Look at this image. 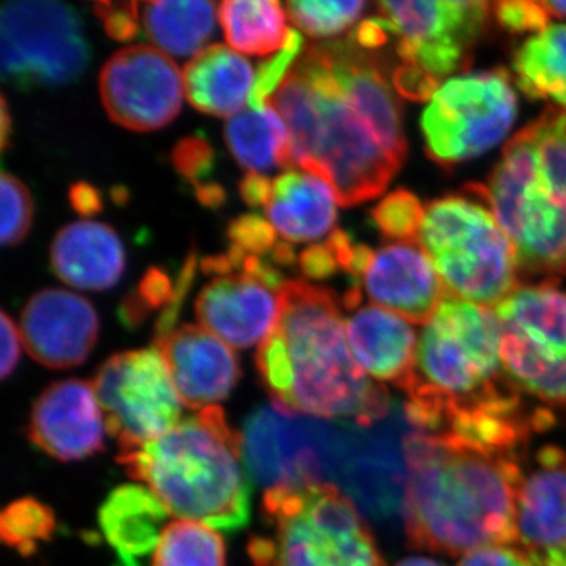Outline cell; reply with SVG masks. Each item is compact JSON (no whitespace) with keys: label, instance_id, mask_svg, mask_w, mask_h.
<instances>
[{"label":"cell","instance_id":"1","mask_svg":"<svg viewBox=\"0 0 566 566\" xmlns=\"http://www.w3.org/2000/svg\"><path fill=\"white\" fill-rule=\"evenodd\" d=\"M268 104L289 129L293 170L323 178L342 207L381 196L403 166L400 104L353 39L308 48Z\"/></svg>","mask_w":566,"mask_h":566},{"label":"cell","instance_id":"2","mask_svg":"<svg viewBox=\"0 0 566 566\" xmlns=\"http://www.w3.org/2000/svg\"><path fill=\"white\" fill-rule=\"evenodd\" d=\"M403 450L405 527L412 546L457 556L516 542L521 452L420 431L405 439Z\"/></svg>","mask_w":566,"mask_h":566},{"label":"cell","instance_id":"3","mask_svg":"<svg viewBox=\"0 0 566 566\" xmlns=\"http://www.w3.org/2000/svg\"><path fill=\"white\" fill-rule=\"evenodd\" d=\"M279 297L281 316L255 357L274 408L359 424L386 416L389 397L357 364L337 296L308 282L286 281Z\"/></svg>","mask_w":566,"mask_h":566},{"label":"cell","instance_id":"4","mask_svg":"<svg viewBox=\"0 0 566 566\" xmlns=\"http://www.w3.org/2000/svg\"><path fill=\"white\" fill-rule=\"evenodd\" d=\"M244 439L221 406L181 420L156 441L118 453L126 474L145 483L167 512L234 532L251 517Z\"/></svg>","mask_w":566,"mask_h":566},{"label":"cell","instance_id":"5","mask_svg":"<svg viewBox=\"0 0 566 566\" xmlns=\"http://www.w3.org/2000/svg\"><path fill=\"white\" fill-rule=\"evenodd\" d=\"M485 197L528 274L566 275V111L547 107L506 142Z\"/></svg>","mask_w":566,"mask_h":566},{"label":"cell","instance_id":"6","mask_svg":"<svg viewBox=\"0 0 566 566\" xmlns=\"http://www.w3.org/2000/svg\"><path fill=\"white\" fill-rule=\"evenodd\" d=\"M262 515L268 534L253 536L255 566H385L356 506L319 479L268 488Z\"/></svg>","mask_w":566,"mask_h":566},{"label":"cell","instance_id":"7","mask_svg":"<svg viewBox=\"0 0 566 566\" xmlns=\"http://www.w3.org/2000/svg\"><path fill=\"white\" fill-rule=\"evenodd\" d=\"M501 344L495 312L447 293L420 337L408 403L474 405L497 394L510 382Z\"/></svg>","mask_w":566,"mask_h":566},{"label":"cell","instance_id":"8","mask_svg":"<svg viewBox=\"0 0 566 566\" xmlns=\"http://www.w3.org/2000/svg\"><path fill=\"white\" fill-rule=\"evenodd\" d=\"M419 243L452 296L488 307L517 289L515 248L482 203L446 197L428 205Z\"/></svg>","mask_w":566,"mask_h":566},{"label":"cell","instance_id":"9","mask_svg":"<svg viewBox=\"0 0 566 566\" xmlns=\"http://www.w3.org/2000/svg\"><path fill=\"white\" fill-rule=\"evenodd\" d=\"M516 111V93L504 71L447 81L420 122L428 156L441 166H455L483 155L510 133Z\"/></svg>","mask_w":566,"mask_h":566},{"label":"cell","instance_id":"10","mask_svg":"<svg viewBox=\"0 0 566 566\" xmlns=\"http://www.w3.org/2000/svg\"><path fill=\"white\" fill-rule=\"evenodd\" d=\"M0 70L20 88L59 87L76 81L88 63V44L70 6L21 0L3 6Z\"/></svg>","mask_w":566,"mask_h":566},{"label":"cell","instance_id":"11","mask_svg":"<svg viewBox=\"0 0 566 566\" xmlns=\"http://www.w3.org/2000/svg\"><path fill=\"white\" fill-rule=\"evenodd\" d=\"M92 385L120 453L156 441L181 422L180 395L155 346L109 357Z\"/></svg>","mask_w":566,"mask_h":566},{"label":"cell","instance_id":"12","mask_svg":"<svg viewBox=\"0 0 566 566\" xmlns=\"http://www.w3.org/2000/svg\"><path fill=\"white\" fill-rule=\"evenodd\" d=\"M378 18L408 69L439 82L468 65L469 54L483 28L490 3L480 0L441 2H379Z\"/></svg>","mask_w":566,"mask_h":566},{"label":"cell","instance_id":"13","mask_svg":"<svg viewBox=\"0 0 566 566\" xmlns=\"http://www.w3.org/2000/svg\"><path fill=\"white\" fill-rule=\"evenodd\" d=\"M99 93L111 120L133 132L164 128L181 111L185 82L169 55L147 44L125 48L104 63Z\"/></svg>","mask_w":566,"mask_h":566},{"label":"cell","instance_id":"14","mask_svg":"<svg viewBox=\"0 0 566 566\" xmlns=\"http://www.w3.org/2000/svg\"><path fill=\"white\" fill-rule=\"evenodd\" d=\"M20 334L32 359L65 370L91 356L98 340V315L80 294L48 289L33 294L22 308Z\"/></svg>","mask_w":566,"mask_h":566},{"label":"cell","instance_id":"15","mask_svg":"<svg viewBox=\"0 0 566 566\" xmlns=\"http://www.w3.org/2000/svg\"><path fill=\"white\" fill-rule=\"evenodd\" d=\"M104 416L92 382L66 379L48 387L33 405L28 438L61 461H80L104 450Z\"/></svg>","mask_w":566,"mask_h":566},{"label":"cell","instance_id":"16","mask_svg":"<svg viewBox=\"0 0 566 566\" xmlns=\"http://www.w3.org/2000/svg\"><path fill=\"white\" fill-rule=\"evenodd\" d=\"M155 348L161 353L186 408L202 411L216 406L240 381L237 354L203 327L192 324L175 327L172 333L155 338Z\"/></svg>","mask_w":566,"mask_h":566},{"label":"cell","instance_id":"17","mask_svg":"<svg viewBox=\"0 0 566 566\" xmlns=\"http://www.w3.org/2000/svg\"><path fill=\"white\" fill-rule=\"evenodd\" d=\"M196 316L223 344L251 348L273 333L281 316V297L251 275H221L203 286Z\"/></svg>","mask_w":566,"mask_h":566},{"label":"cell","instance_id":"18","mask_svg":"<svg viewBox=\"0 0 566 566\" xmlns=\"http://www.w3.org/2000/svg\"><path fill=\"white\" fill-rule=\"evenodd\" d=\"M516 536L536 566L566 554V450L546 446L524 476L516 506Z\"/></svg>","mask_w":566,"mask_h":566},{"label":"cell","instance_id":"19","mask_svg":"<svg viewBox=\"0 0 566 566\" xmlns=\"http://www.w3.org/2000/svg\"><path fill=\"white\" fill-rule=\"evenodd\" d=\"M364 286L379 307L411 323H428L447 296L433 262L416 243H394L374 253Z\"/></svg>","mask_w":566,"mask_h":566},{"label":"cell","instance_id":"20","mask_svg":"<svg viewBox=\"0 0 566 566\" xmlns=\"http://www.w3.org/2000/svg\"><path fill=\"white\" fill-rule=\"evenodd\" d=\"M346 335L357 364L376 381L406 390L417 370V335L403 316L379 305H364L346 319Z\"/></svg>","mask_w":566,"mask_h":566},{"label":"cell","instance_id":"21","mask_svg":"<svg viewBox=\"0 0 566 566\" xmlns=\"http://www.w3.org/2000/svg\"><path fill=\"white\" fill-rule=\"evenodd\" d=\"M51 266L61 281L74 289L99 292L120 281L125 249L106 223L73 222L55 234Z\"/></svg>","mask_w":566,"mask_h":566},{"label":"cell","instance_id":"22","mask_svg":"<svg viewBox=\"0 0 566 566\" xmlns=\"http://www.w3.org/2000/svg\"><path fill=\"white\" fill-rule=\"evenodd\" d=\"M337 199L323 178L296 170L279 175L268 200V221L286 243H307L334 232Z\"/></svg>","mask_w":566,"mask_h":566},{"label":"cell","instance_id":"23","mask_svg":"<svg viewBox=\"0 0 566 566\" xmlns=\"http://www.w3.org/2000/svg\"><path fill=\"white\" fill-rule=\"evenodd\" d=\"M255 81L251 63L232 48L211 44L182 71L186 98L203 114L234 117L251 99Z\"/></svg>","mask_w":566,"mask_h":566},{"label":"cell","instance_id":"24","mask_svg":"<svg viewBox=\"0 0 566 566\" xmlns=\"http://www.w3.org/2000/svg\"><path fill=\"white\" fill-rule=\"evenodd\" d=\"M495 315L505 333L546 356L566 359V293L554 283L517 286L495 305Z\"/></svg>","mask_w":566,"mask_h":566},{"label":"cell","instance_id":"25","mask_svg":"<svg viewBox=\"0 0 566 566\" xmlns=\"http://www.w3.org/2000/svg\"><path fill=\"white\" fill-rule=\"evenodd\" d=\"M167 509L150 490L125 485L112 491L99 510V526L122 564L137 566L136 558L158 546Z\"/></svg>","mask_w":566,"mask_h":566},{"label":"cell","instance_id":"26","mask_svg":"<svg viewBox=\"0 0 566 566\" xmlns=\"http://www.w3.org/2000/svg\"><path fill=\"white\" fill-rule=\"evenodd\" d=\"M142 21L151 43L166 55H197L216 28V6L199 0H163L142 6Z\"/></svg>","mask_w":566,"mask_h":566},{"label":"cell","instance_id":"27","mask_svg":"<svg viewBox=\"0 0 566 566\" xmlns=\"http://www.w3.org/2000/svg\"><path fill=\"white\" fill-rule=\"evenodd\" d=\"M226 142L233 158L251 174L274 167L293 170L289 129L271 104L260 111L249 107L230 118Z\"/></svg>","mask_w":566,"mask_h":566},{"label":"cell","instance_id":"28","mask_svg":"<svg viewBox=\"0 0 566 566\" xmlns=\"http://www.w3.org/2000/svg\"><path fill=\"white\" fill-rule=\"evenodd\" d=\"M517 85L532 99L557 103L566 111V24H551L517 50Z\"/></svg>","mask_w":566,"mask_h":566},{"label":"cell","instance_id":"29","mask_svg":"<svg viewBox=\"0 0 566 566\" xmlns=\"http://www.w3.org/2000/svg\"><path fill=\"white\" fill-rule=\"evenodd\" d=\"M218 14L227 43L245 54H273L289 39L286 13L274 0H227Z\"/></svg>","mask_w":566,"mask_h":566},{"label":"cell","instance_id":"30","mask_svg":"<svg viewBox=\"0 0 566 566\" xmlns=\"http://www.w3.org/2000/svg\"><path fill=\"white\" fill-rule=\"evenodd\" d=\"M502 370L513 386L536 400L566 409V359H553L502 331Z\"/></svg>","mask_w":566,"mask_h":566},{"label":"cell","instance_id":"31","mask_svg":"<svg viewBox=\"0 0 566 566\" xmlns=\"http://www.w3.org/2000/svg\"><path fill=\"white\" fill-rule=\"evenodd\" d=\"M151 566H226V546L214 528L178 520L164 527Z\"/></svg>","mask_w":566,"mask_h":566},{"label":"cell","instance_id":"32","mask_svg":"<svg viewBox=\"0 0 566 566\" xmlns=\"http://www.w3.org/2000/svg\"><path fill=\"white\" fill-rule=\"evenodd\" d=\"M55 531V516L50 506L36 499L24 497L11 502L0 516L3 543L21 556H32L40 543L50 542Z\"/></svg>","mask_w":566,"mask_h":566},{"label":"cell","instance_id":"33","mask_svg":"<svg viewBox=\"0 0 566 566\" xmlns=\"http://www.w3.org/2000/svg\"><path fill=\"white\" fill-rule=\"evenodd\" d=\"M365 3L293 0L286 2V14L294 25L312 39H329L346 31L363 14Z\"/></svg>","mask_w":566,"mask_h":566},{"label":"cell","instance_id":"34","mask_svg":"<svg viewBox=\"0 0 566 566\" xmlns=\"http://www.w3.org/2000/svg\"><path fill=\"white\" fill-rule=\"evenodd\" d=\"M424 210L415 193L395 191L376 205L371 219L379 232L397 243H416L422 229Z\"/></svg>","mask_w":566,"mask_h":566},{"label":"cell","instance_id":"35","mask_svg":"<svg viewBox=\"0 0 566 566\" xmlns=\"http://www.w3.org/2000/svg\"><path fill=\"white\" fill-rule=\"evenodd\" d=\"M301 50H303V36L296 31H290L282 50L260 63L255 71L251 99H249L251 109L260 111L268 106L275 88L281 87L282 82L292 73V66L300 57Z\"/></svg>","mask_w":566,"mask_h":566},{"label":"cell","instance_id":"36","mask_svg":"<svg viewBox=\"0 0 566 566\" xmlns=\"http://www.w3.org/2000/svg\"><path fill=\"white\" fill-rule=\"evenodd\" d=\"M175 285L161 268H150L137 286V292L125 297L120 305V319L134 327L147 318L148 312L172 303ZM164 307V308H166Z\"/></svg>","mask_w":566,"mask_h":566},{"label":"cell","instance_id":"37","mask_svg":"<svg viewBox=\"0 0 566 566\" xmlns=\"http://www.w3.org/2000/svg\"><path fill=\"white\" fill-rule=\"evenodd\" d=\"M0 197H2V233L3 245L21 243L31 229L33 203L28 188L18 178L2 174L0 178Z\"/></svg>","mask_w":566,"mask_h":566},{"label":"cell","instance_id":"38","mask_svg":"<svg viewBox=\"0 0 566 566\" xmlns=\"http://www.w3.org/2000/svg\"><path fill=\"white\" fill-rule=\"evenodd\" d=\"M229 240L234 248L241 249L248 255H264L274 251L279 244L277 232L273 223L263 216L243 214L230 222L227 229Z\"/></svg>","mask_w":566,"mask_h":566},{"label":"cell","instance_id":"39","mask_svg":"<svg viewBox=\"0 0 566 566\" xmlns=\"http://www.w3.org/2000/svg\"><path fill=\"white\" fill-rule=\"evenodd\" d=\"M172 163L177 172L191 185L202 186L214 170V150L200 136L186 137L175 145Z\"/></svg>","mask_w":566,"mask_h":566},{"label":"cell","instance_id":"40","mask_svg":"<svg viewBox=\"0 0 566 566\" xmlns=\"http://www.w3.org/2000/svg\"><path fill=\"white\" fill-rule=\"evenodd\" d=\"M494 14L505 29L512 32H543L549 28V11L545 2L513 0L494 6Z\"/></svg>","mask_w":566,"mask_h":566},{"label":"cell","instance_id":"41","mask_svg":"<svg viewBox=\"0 0 566 566\" xmlns=\"http://www.w3.org/2000/svg\"><path fill=\"white\" fill-rule=\"evenodd\" d=\"M95 14L112 40L132 41L139 35V3H96Z\"/></svg>","mask_w":566,"mask_h":566},{"label":"cell","instance_id":"42","mask_svg":"<svg viewBox=\"0 0 566 566\" xmlns=\"http://www.w3.org/2000/svg\"><path fill=\"white\" fill-rule=\"evenodd\" d=\"M197 270V255L191 252L182 263L180 273H178L177 282H175V294L172 303L164 308L161 316L155 326V338L164 337L175 329L177 324L178 314H180L182 304H185L186 296L191 290L193 277H196Z\"/></svg>","mask_w":566,"mask_h":566},{"label":"cell","instance_id":"43","mask_svg":"<svg viewBox=\"0 0 566 566\" xmlns=\"http://www.w3.org/2000/svg\"><path fill=\"white\" fill-rule=\"evenodd\" d=\"M458 566H536L523 547L493 545L479 547L461 558Z\"/></svg>","mask_w":566,"mask_h":566},{"label":"cell","instance_id":"44","mask_svg":"<svg viewBox=\"0 0 566 566\" xmlns=\"http://www.w3.org/2000/svg\"><path fill=\"white\" fill-rule=\"evenodd\" d=\"M301 271L307 279L331 277L338 270V262L334 252L326 243L311 245L300 255Z\"/></svg>","mask_w":566,"mask_h":566},{"label":"cell","instance_id":"45","mask_svg":"<svg viewBox=\"0 0 566 566\" xmlns=\"http://www.w3.org/2000/svg\"><path fill=\"white\" fill-rule=\"evenodd\" d=\"M0 335H2V363H0V375L3 379L9 378L20 363L21 334L14 326L13 319L6 312L0 315Z\"/></svg>","mask_w":566,"mask_h":566},{"label":"cell","instance_id":"46","mask_svg":"<svg viewBox=\"0 0 566 566\" xmlns=\"http://www.w3.org/2000/svg\"><path fill=\"white\" fill-rule=\"evenodd\" d=\"M70 202L82 216L98 214L103 210L102 193L88 182H76L70 189Z\"/></svg>","mask_w":566,"mask_h":566},{"label":"cell","instance_id":"47","mask_svg":"<svg viewBox=\"0 0 566 566\" xmlns=\"http://www.w3.org/2000/svg\"><path fill=\"white\" fill-rule=\"evenodd\" d=\"M271 189H273V181L262 174L249 172L240 182L241 197L251 207H266Z\"/></svg>","mask_w":566,"mask_h":566},{"label":"cell","instance_id":"48","mask_svg":"<svg viewBox=\"0 0 566 566\" xmlns=\"http://www.w3.org/2000/svg\"><path fill=\"white\" fill-rule=\"evenodd\" d=\"M197 200L203 205V207L211 208V210H218L221 208L227 200V193L223 191L221 185L218 182L208 181L202 186L196 188Z\"/></svg>","mask_w":566,"mask_h":566},{"label":"cell","instance_id":"49","mask_svg":"<svg viewBox=\"0 0 566 566\" xmlns=\"http://www.w3.org/2000/svg\"><path fill=\"white\" fill-rule=\"evenodd\" d=\"M271 259L279 266H292L294 260H296V255H294L293 248L286 241H279V244L275 245L274 251L271 252Z\"/></svg>","mask_w":566,"mask_h":566},{"label":"cell","instance_id":"50","mask_svg":"<svg viewBox=\"0 0 566 566\" xmlns=\"http://www.w3.org/2000/svg\"><path fill=\"white\" fill-rule=\"evenodd\" d=\"M10 129L9 111H7L6 98H2V136H0V139H2V150H6L7 144H9Z\"/></svg>","mask_w":566,"mask_h":566},{"label":"cell","instance_id":"51","mask_svg":"<svg viewBox=\"0 0 566 566\" xmlns=\"http://www.w3.org/2000/svg\"><path fill=\"white\" fill-rule=\"evenodd\" d=\"M395 566H444L427 557H409L398 562Z\"/></svg>","mask_w":566,"mask_h":566}]
</instances>
